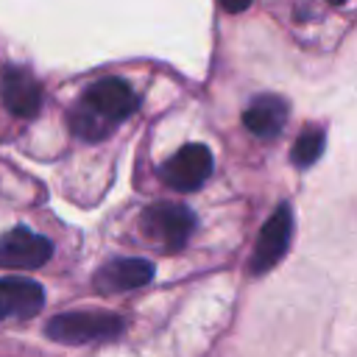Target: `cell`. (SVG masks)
I'll use <instances>...</instances> for the list:
<instances>
[{
	"label": "cell",
	"mask_w": 357,
	"mask_h": 357,
	"mask_svg": "<svg viewBox=\"0 0 357 357\" xmlns=\"http://www.w3.org/2000/svg\"><path fill=\"white\" fill-rule=\"evenodd\" d=\"M0 103L17 117H33L42 106V86L25 67H6L0 73Z\"/></svg>",
	"instance_id": "7"
},
{
	"label": "cell",
	"mask_w": 357,
	"mask_h": 357,
	"mask_svg": "<svg viewBox=\"0 0 357 357\" xmlns=\"http://www.w3.org/2000/svg\"><path fill=\"white\" fill-rule=\"evenodd\" d=\"M290 237H293V209L290 204H279L273 215L265 220V226L259 229V237L251 254V273L271 271L287 254Z\"/></svg>",
	"instance_id": "5"
},
{
	"label": "cell",
	"mask_w": 357,
	"mask_h": 357,
	"mask_svg": "<svg viewBox=\"0 0 357 357\" xmlns=\"http://www.w3.org/2000/svg\"><path fill=\"white\" fill-rule=\"evenodd\" d=\"M218 3H220V8H223V11H229V14L245 11V8L251 6V0H218Z\"/></svg>",
	"instance_id": "12"
},
{
	"label": "cell",
	"mask_w": 357,
	"mask_h": 357,
	"mask_svg": "<svg viewBox=\"0 0 357 357\" xmlns=\"http://www.w3.org/2000/svg\"><path fill=\"white\" fill-rule=\"evenodd\" d=\"M137 109V95L123 78H100L95 81L75 109L70 112V128L75 137L98 142L109 137L131 112Z\"/></svg>",
	"instance_id": "1"
},
{
	"label": "cell",
	"mask_w": 357,
	"mask_h": 357,
	"mask_svg": "<svg viewBox=\"0 0 357 357\" xmlns=\"http://www.w3.org/2000/svg\"><path fill=\"white\" fill-rule=\"evenodd\" d=\"M45 304V290L33 279H0V318H33Z\"/></svg>",
	"instance_id": "9"
},
{
	"label": "cell",
	"mask_w": 357,
	"mask_h": 357,
	"mask_svg": "<svg viewBox=\"0 0 357 357\" xmlns=\"http://www.w3.org/2000/svg\"><path fill=\"white\" fill-rule=\"evenodd\" d=\"M329 3H332V6H343L346 0H329Z\"/></svg>",
	"instance_id": "13"
},
{
	"label": "cell",
	"mask_w": 357,
	"mask_h": 357,
	"mask_svg": "<svg viewBox=\"0 0 357 357\" xmlns=\"http://www.w3.org/2000/svg\"><path fill=\"white\" fill-rule=\"evenodd\" d=\"M284 120H287V103L276 95H259L243 112V126L259 139H273L284 128Z\"/></svg>",
	"instance_id": "10"
},
{
	"label": "cell",
	"mask_w": 357,
	"mask_h": 357,
	"mask_svg": "<svg viewBox=\"0 0 357 357\" xmlns=\"http://www.w3.org/2000/svg\"><path fill=\"white\" fill-rule=\"evenodd\" d=\"M123 332V318L106 310H75L53 315L45 326V335L59 343L81 346V343H98L112 340Z\"/></svg>",
	"instance_id": "2"
},
{
	"label": "cell",
	"mask_w": 357,
	"mask_h": 357,
	"mask_svg": "<svg viewBox=\"0 0 357 357\" xmlns=\"http://www.w3.org/2000/svg\"><path fill=\"white\" fill-rule=\"evenodd\" d=\"M324 145H326L324 128L307 126V128L296 137V142H293V162H296V167H310V165H315V162L321 159V153H324Z\"/></svg>",
	"instance_id": "11"
},
{
	"label": "cell",
	"mask_w": 357,
	"mask_h": 357,
	"mask_svg": "<svg viewBox=\"0 0 357 357\" xmlns=\"http://www.w3.org/2000/svg\"><path fill=\"white\" fill-rule=\"evenodd\" d=\"M142 231L159 243L165 251H176L181 248L190 234L195 231V215L192 209H187L184 204H173V201H156L151 204L142 218H139Z\"/></svg>",
	"instance_id": "3"
},
{
	"label": "cell",
	"mask_w": 357,
	"mask_h": 357,
	"mask_svg": "<svg viewBox=\"0 0 357 357\" xmlns=\"http://www.w3.org/2000/svg\"><path fill=\"white\" fill-rule=\"evenodd\" d=\"M162 178L178 190V192H195L204 187V181L212 173V153L206 145L201 142H190L184 148H178L162 167H159Z\"/></svg>",
	"instance_id": "4"
},
{
	"label": "cell",
	"mask_w": 357,
	"mask_h": 357,
	"mask_svg": "<svg viewBox=\"0 0 357 357\" xmlns=\"http://www.w3.org/2000/svg\"><path fill=\"white\" fill-rule=\"evenodd\" d=\"M50 257H53V243L31 231L28 226H17L0 234V268L33 271V268H42Z\"/></svg>",
	"instance_id": "6"
},
{
	"label": "cell",
	"mask_w": 357,
	"mask_h": 357,
	"mask_svg": "<svg viewBox=\"0 0 357 357\" xmlns=\"http://www.w3.org/2000/svg\"><path fill=\"white\" fill-rule=\"evenodd\" d=\"M151 279H153V265L148 259L120 257V259H109L106 265L98 268L95 290H100V293H126V290H137V287L148 284Z\"/></svg>",
	"instance_id": "8"
}]
</instances>
